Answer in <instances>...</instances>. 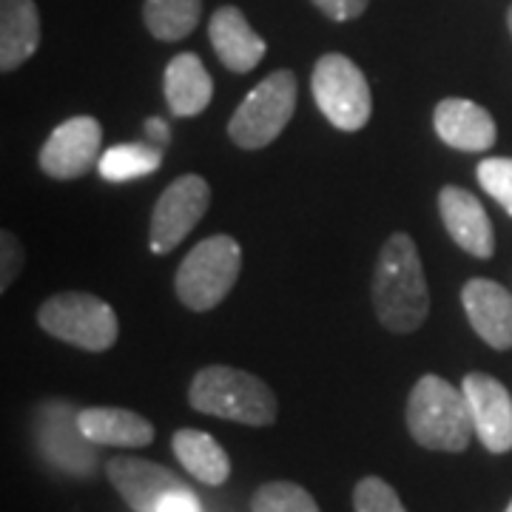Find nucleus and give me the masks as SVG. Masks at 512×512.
Wrapping results in <instances>:
<instances>
[{
	"mask_svg": "<svg viewBox=\"0 0 512 512\" xmlns=\"http://www.w3.org/2000/svg\"><path fill=\"white\" fill-rule=\"evenodd\" d=\"M103 128L94 117H72L40 148V168L55 180H77L100 163Z\"/></svg>",
	"mask_w": 512,
	"mask_h": 512,
	"instance_id": "9",
	"label": "nucleus"
},
{
	"mask_svg": "<svg viewBox=\"0 0 512 512\" xmlns=\"http://www.w3.org/2000/svg\"><path fill=\"white\" fill-rule=\"evenodd\" d=\"M188 402L205 416L248 427H268L279 413V402L268 384L254 373L225 365L202 367L188 387Z\"/></svg>",
	"mask_w": 512,
	"mask_h": 512,
	"instance_id": "3",
	"label": "nucleus"
},
{
	"mask_svg": "<svg viewBox=\"0 0 512 512\" xmlns=\"http://www.w3.org/2000/svg\"><path fill=\"white\" fill-rule=\"evenodd\" d=\"M353 507L356 512H407L399 493L376 476L362 478L353 490Z\"/></svg>",
	"mask_w": 512,
	"mask_h": 512,
	"instance_id": "24",
	"label": "nucleus"
},
{
	"mask_svg": "<svg viewBox=\"0 0 512 512\" xmlns=\"http://www.w3.org/2000/svg\"><path fill=\"white\" fill-rule=\"evenodd\" d=\"M293 109H296V74L288 69L268 74L239 103V109L228 123V134L239 148L248 151L265 148L291 123Z\"/></svg>",
	"mask_w": 512,
	"mask_h": 512,
	"instance_id": "6",
	"label": "nucleus"
},
{
	"mask_svg": "<svg viewBox=\"0 0 512 512\" xmlns=\"http://www.w3.org/2000/svg\"><path fill=\"white\" fill-rule=\"evenodd\" d=\"M239 271H242V248L234 237L202 239L194 245V251L185 256L174 288L177 296L188 311H211L237 285Z\"/></svg>",
	"mask_w": 512,
	"mask_h": 512,
	"instance_id": "4",
	"label": "nucleus"
},
{
	"mask_svg": "<svg viewBox=\"0 0 512 512\" xmlns=\"http://www.w3.org/2000/svg\"><path fill=\"white\" fill-rule=\"evenodd\" d=\"M407 430L427 450L464 453L476 433L464 390L433 373L421 376L407 399Z\"/></svg>",
	"mask_w": 512,
	"mask_h": 512,
	"instance_id": "2",
	"label": "nucleus"
},
{
	"mask_svg": "<svg viewBox=\"0 0 512 512\" xmlns=\"http://www.w3.org/2000/svg\"><path fill=\"white\" fill-rule=\"evenodd\" d=\"M373 308L384 328L413 333L430 313V293L421 256L410 234L396 231L384 242L373 274Z\"/></svg>",
	"mask_w": 512,
	"mask_h": 512,
	"instance_id": "1",
	"label": "nucleus"
},
{
	"mask_svg": "<svg viewBox=\"0 0 512 512\" xmlns=\"http://www.w3.org/2000/svg\"><path fill=\"white\" fill-rule=\"evenodd\" d=\"M106 476L134 512H157L168 495L185 487V481H180L171 470L146 458H111L106 464Z\"/></svg>",
	"mask_w": 512,
	"mask_h": 512,
	"instance_id": "12",
	"label": "nucleus"
},
{
	"mask_svg": "<svg viewBox=\"0 0 512 512\" xmlns=\"http://www.w3.org/2000/svg\"><path fill=\"white\" fill-rule=\"evenodd\" d=\"M319 12H325L330 20H356L365 15L370 0H313Z\"/></svg>",
	"mask_w": 512,
	"mask_h": 512,
	"instance_id": "27",
	"label": "nucleus"
},
{
	"mask_svg": "<svg viewBox=\"0 0 512 512\" xmlns=\"http://www.w3.org/2000/svg\"><path fill=\"white\" fill-rule=\"evenodd\" d=\"M313 97L330 126L342 131L365 128L373 111V97L362 69L350 57L336 52L319 57L313 69Z\"/></svg>",
	"mask_w": 512,
	"mask_h": 512,
	"instance_id": "7",
	"label": "nucleus"
},
{
	"mask_svg": "<svg viewBox=\"0 0 512 512\" xmlns=\"http://www.w3.org/2000/svg\"><path fill=\"white\" fill-rule=\"evenodd\" d=\"M211 46L222 60L225 69L237 74L254 72L265 57V40L251 29V23L239 12L237 6H222L211 15L208 23Z\"/></svg>",
	"mask_w": 512,
	"mask_h": 512,
	"instance_id": "15",
	"label": "nucleus"
},
{
	"mask_svg": "<svg viewBox=\"0 0 512 512\" xmlns=\"http://www.w3.org/2000/svg\"><path fill=\"white\" fill-rule=\"evenodd\" d=\"M37 322L49 336L92 353L109 350L120 333L117 313L111 311L109 302L77 291L46 299L37 311Z\"/></svg>",
	"mask_w": 512,
	"mask_h": 512,
	"instance_id": "5",
	"label": "nucleus"
},
{
	"mask_svg": "<svg viewBox=\"0 0 512 512\" xmlns=\"http://www.w3.org/2000/svg\"><path fill=\"white\" fill-rule=\"evenodd\" d=\"M200 15L202 0H146L143 9L148 32L165 43L191 35L200 23Z\"/></svg>",
	"mask_w": 512,
	"mask_h": 512,
	"instance_id": "21",
	"label": "nucleus"
},
{
	"mask_svg": "<svg viewBox=\"0 0 512 512\" xmlns=\"http://www.w3.org/2000/svg\"><path fill=\"white\" fill-rule=\"evenodd\" d=\"M40 46V15L35 0H0V69L23 66Z\"/></svg>",
	"mask_w": 512,
	"mask_h": 512,
	"instance_id": "19",
	"label": "nucleus"
},
{
	"mask_svg": "<svg viewBox=\"0 0 512 512\" xmlns=\"http://www.w3.org/2000/svg\"><path fill=\"white\" fill-rule=\"evenodd\" d=\"M464 399L470 404L473 427L481 444L490 453H510L512 450V399L507 387L487 376V373H467Z\"/></svg>",
	"mask_w": 512,
	"mask_h": 512,
	"instance_id": "10",
	"label": "nucleus"
},
{
	"mask_svg": "<svg viewBox=\"0 0 512 512\" xmlns=\"http://www.w3.org/2000/svg\"><path fill=\"white\" fill-rule=\"evenodd\" d=\"M439 211L444 228L456 239L458 248L478 259H490L495 254L493 222L476 194L458 185H444L439 194Z\"/></svg>",
	"mask_w": 512,
	"mask_h": 512,
	"instance_id": "13",
	"label": "nucleus"
},
{
	"mask_svg": "<svg viewBox=\"0 0 512 512\" xmlns=\"http://www.w3.org/2000/svg\"><path fill=\"white\" fill-rule=\"evenodd\" d=\"M478 183L512 217V160L490 157L478 163Z\"/></svg>",
	"mask_w": 512,
	"mask_h": 512,
	"instance_id": "25",
	"label": "nucleus"
},
{
	"mask_svg": "<svg viewBox=\"0 0 512 512\" xmlns=\"http://www.w3.org/2000/svg\"><path fill=\"white\" fill-rule=\"evenodd\" d=\"M214 80L194 52L177 55L165 66V100L174 117H194L208 109Z\"/></svg>",
	"mask_w": 512,
	"mask_h": 512,
	"instance_id": "18",
	"label": "nucleus"
},
{
	"mask_svg": "<svg viewBox=\"0 0 512 512\" xmlns=\"http://www.w3.org/2000/svg\"><path fill=\"white\" fill-rule=\"evenodd\" d=\"M171 447H174V456L185 470L208 487H220L231 476L228 453L222 450L220 441L202 433V430H191V427L177 430L171 439Z\"/></svg>",
	"mask_w": 512,
	"mask_h": 512,
	"instance_id": "20",
	"label": "nucleus"
},
{
	"mask_svg": "<svg viewBox=\"0 0 512 512\" xmlns=\"http://www.w3.org/2000/svg\"><path fill=\"white\" fill-rule=\"evenodd\" d=\"M37 421V439L43 453L74 476H89L94 467V444L83 436L72 407L63 402L43 404Z\"/></svg>",
	"mask_w": 512,
	"mask_h": 512,
	"instance_id": "11",
	"label": "nucleus"
},
{
	"mask_svg": "<svg viewBox=\"0 0 512 512\" xmlns=\"http://www.w3.org/2000/svg\"><path fill=\"white\" fill-rule=\"evenodd\" d=\"M461 305L478 336L495 350H512V293L493 279H470Z\"/></svg>",
	"mask_w": 512,
	"mask_h": 512,
	"instance_id": "14",
	"label": "nucleus"
},
{
	"mask_svg": "<svg viewBox=\"0 0 512 512\" xmlns=\"http://www.w3.org/2000/svg\"><path fill=\"white\" fill-rule=\"evenodd\" d=\"M0 248H3V265H0V291H6L23 268V248L15 234L3 231L0 234Z\"/></svg>",
	"mask_w": 512,
	"mask_h": 512,
	"instance_id": "26",
	"label": "nucleus"
},
{
	"mask_svg": "<svg viewBox=\"0 0 512 512\" xmlns=\"http://www.w3.org/2000/svg\"><path fill=\"white\" fill-rule=\"evenodd\" d=\"M146 134L154 140V146L163 148L168 140H171V131H168V126H165V120H160V117H151L146 123Z\"/></svg>",
	"mask_w": 512,
	"mask_h": 512,
	"instance_id": "29",
	"label": "nucleus"
},
{
	"mask_svg": "<svg viewBox=\"0 0 512 512\" xmlns=\"http://www.w3.org/2000/svg\"><path fill=\"white\" fill-rule=\"evenodd\" d=\"M163 163V148L151 146V143H128V146H114L100 157V177L109 183H126L146 177L151 171H157Z\"/></svg>",
	"mask_w": 512,
	"mask_h": 512,
	"instance_id": "22",
	"label": "nucleus"
},
{
	"mask_svg": "<svg viewBox=\"0 0 512 512\" xmlns=\"http://www.w3.org/2000/svg\"><path fill=\"white\" fill-rule=\"evenodd\" d=\"M507 26H510V35H512V6H510V12H507Z\"/></svg>",
	"mask_w": 512,
	"mask_h": 512,
	"instance_id": "30",
	"label": "nucleus"
},
{
	"mask_svg": "<svg viewBox=\"0 0 512 512\" xmlns=\"http://www.w3.org/2000/svg\"><path fill=\"white\" fill-rule=\"evenodd\" d=\"M507 512H512V501H510V507H507Z\"/></svg>",
	"mask_w": 512,
	"mask_h": 512,
	"instance_id": "31",
	"label": "nucleus"
},
{
	"mask_svg": "<svg viewBox=\"0 0 512 512\" xmlns=\"http://www.w3.org/2000/svg\"><path fill=\"white\" fill-rule=\"evenodd\" d=\"M211 202V188L197 174H185L168 185L154 205L151 217V251L168 254L183 242L205 217Z\"/></svg>",
	"mask_w": 512,
	"mask_h": 512,
	"instance_id": "8",
	"label": "nucleus"
},
{
	"mask_svg": "<svg viewBox=\"0 0 512 512\" xmlns=\"http://www.w3.org/2000/svg\"><path fill=\"white\" fill-rule=\"evenodd\" d=\"M77 424L92 444L103 447H146L154 441V424L123 407H86Z\"/></svg>",
	"mask_w": 512,
	"mask_h": 512,
	"instance_id": "17",
	"label": "nucleus"
},
{
	"mask_svg": "<svg viewBox=\"0 0 512 512\" xmlns=\"http://www.w3.org/2000/svg\"><path fill=\"white\" fill-rule=\"evenodd\" d=\"M433 123L441 140L458 151H487L498 137L493 114L473 100H461V97L441 100L433 114Z\"/></svg>",
	"mask_w": 512,
	"mask_h": 512,
	"instance_id": "16",
	"label": "nucleus"
},
{
	"mask_svg": "<svg viewBox=\"0 0 512 512\" xmlns=\"http://www.w3.org/2000/svg\"><path fill=\"white\" fill-rule=\"evenodd\" d=\"M157 512H202V507L200 498L191 493L188 487H183V490L168 495L163 504L157 507Z\"/></svg>",
	"mask_w": 512,
	"mask_h": 512,
	"instance_id": "28",
	"label": "nucleus"
},
{
	"mask_svg": "<svg viewBox=\"0 0 512 512\" xmlns=\"http://www.w3.org/2000/svg\"><path fill=\"white\" fill-rule=\"evenodd\" d=\"M251 512H319L313 495L291 481L262 484L251 498Z\"/></svg>",
	"mask_w": 512,
	"mask_h": 512,
	"instance_id": "23",
	"label": "nucleus"
}]
</instances>
